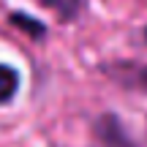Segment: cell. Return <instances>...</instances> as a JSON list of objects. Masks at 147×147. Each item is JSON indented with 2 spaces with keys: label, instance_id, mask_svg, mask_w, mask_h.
<instances>
[{
  "label": "cell",
  "instance_id": "obj_1",
  "mask_svg": "<svg viewBox=\"0 0 147 147\" xmlns=\"http://www.w3.org/2000/svg\"><path fill=\"white\" fill-rule=\"evenodd\" d=\"M95 139H98V147H134L115 115H104L95 123Z\"/></svg>",
  "mask_w": 147,
  "mask_h": 147
},
{
  "label": "cell",
  "instance_id": "obj_2",
  "mask_svg": "<svg viewBox=\"0 0 147 147\" xmlns=\"http://www.w3.org/2000/svg\"><path fill=\"white\" fill-rule=\"evenodd\" d=\"M16 90H19V74L11 65L0 63V104H8L16 95Z\"/></svg>",
  "mask_w": 147,
  "mask_h": 147
},
{
  "label": "cell",
  "instance_id": "obj_3",
  "mask_svg": "<svg viewBox=\"0 0 147 147\" xmlns=\"http://www.w3.org/2000/svg\"><path fill=\"white\" fill-rule=\"evenodd\" d=\"M8 19H11V25H16L22 33H27V36H33V38H44V33H47L41 22L27 16V14H11Z\"/></svg>",
  "mask_w": 147,
  "mask_h": 147
}]
</instances>
